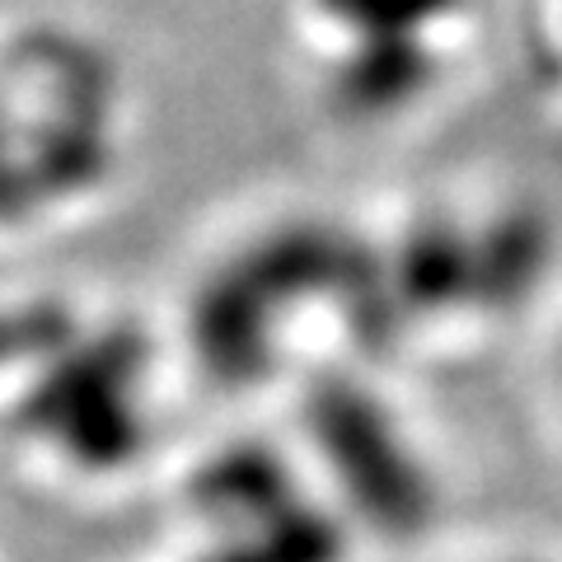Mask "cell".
I'll list each match as a JSON object with an SVG mask.
<instances>
[{
	"label": "cell",
	"mask_w": 562,
	"mask_h": 562,
	"mask_svg": "<svg viewBox=\"0 0 562 562\" xmlns=\"http://www.w3.org/2000/svg\"><path fill=\"white\" fill-rule=\"evenodd\" d=\"M427 76H431V61L417 47V38H371L342 66V94L351 109L380 113L417 94Z\"/></svg>",
	"instance_id": "obj_1"
},
{
	"label": "cell",
	"mask_w": 562,
	"mask_h": 562,
	"mask_svg": "<svg viewBox=\"0 0 562 562\" xmlns=\"http://www.w3.org/2000/svg\"><path fill=\"white\" fill-rule=\"evenodd\" d=\"M460 0H319V10L333 24H347L371 38H417L436 14H450Z\"/></svg>",
	"instance_id": "obj_2"
}]
</instances>
